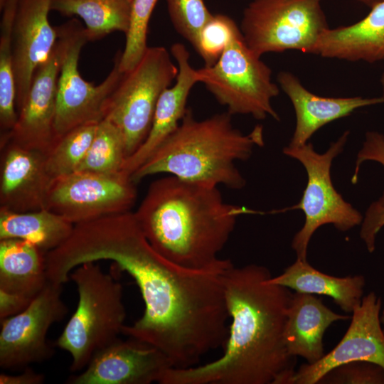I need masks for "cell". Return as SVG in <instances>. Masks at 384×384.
I'll return each mask as SVG.
<instances>
[{"instance_id":"obj_1","label":"cell","mask_w":384,"mask_h":384,"mask_svg":"<svg viewBox=\"0 0 384 384\" xmlns=\"http://www.w3.org/2000/svg\"><path fill=\"white\" fill-rule=\"evenodd\" d=\"M75 252L80 263L111 260L132 276L144 311L122 334L159 349L173 368L198 365L208 353L224 347L230 318L223 274L229 260L198 270L177 265L151 246L131 211L85 224Z\"/></svg>"},{"instance_id":"obj_2","label":"cell","mask_w":384,"mask_h":384,"mask_svg":"<svg viewBox=\"0 0 384 384\" xmlns=\"http://www.w3.org/2000/svg\"><path fill=\"white\" fill-rule=\"evenodd\" d=\"M270 270L250 264L223 274L231 319L223 353L203 365L171 367L160 384H292L297 358L285 343L287 313L293 293L269 281Z\"/></svg>"},{"instance_id":"obj_3","label":"cell","mask_w":384,"mask_h":384,"mask_svg":"<svg viewBox=\"0 0 384 384\" xmlns=\"http://www.w3.org/2000/svg\"><path fill=\"white\" fill-rule=\"evenodd\" d=\"M255 211L226 202L218 187L167 175L154 181L136 220L151 246L190 269L210 267L228 241L238 217Z\"/></svg>"},{"instance_id":"obj_4","label":"cell","mask_w":384,"mask_h":384,"mask_svg":"<svg viewBox=\"0 0 384 384\" xmlns=\"http://www.w3.org/2000/svg\"><path fill=\"white\" fill-rule=\"evenodd\" d=\"M256 146H264L262 125L244 134L234 127L228 112L199 120L188 108L178 127L131 178L137 183L147 176L165 174L188 181L240 189L245 179L236 162L248 159Z\"/></svg>"},{"instance_id":"obj_5","label":"cell","mask_w":384,"mask_h":384,"mask_svg":"<svg viewBox=\"0 0 384 384\" xmlns=\"http://www.w3.org/2000/svg\"><path fill=\"white\" fill-rule=\"evenodd\" d=\"M79 295L75 311L55 341L72 358L71 372L84 369L98 351L122 334L126 318L122 285L95 262L70 273Z\"/></svg>"},{"instance_id":"obj_6","label":"cell","mask_w":384,"mask_h":384,"mask_svg":"<svg viewBox=\"0 0 384 384\" xmlns=\"http://www.w3.org/2000/svg\"><path fill=\"white\" fill-rule=\"evenodd\" d=\"M198 82L232 114H250L255 119L279 120L271 101L279 93L272 80V70L245 43L240 29L218 60L196 70Z\"/></svg>"},{"instance_id":"obj_7","label":"cell","mask_w":384,"mask_h":384,"mask_svg":"<svg viewBox=\"0 0 384 384\" xmlns=\"http://www.w3.org/2000/svg\"><path fill=\"white\" fill-rule=\"evenodd\" d=\"M348 135L349 131L344 132L323 154L316 152L310 142L301 146L289 144L283 148L284 154L300 161L307 174L306 186L299 202L286 209L301 210L305 216L303 227L292 242L297 259L307 260L309 241L323 225L332 224L345 232L362 223L361 213L335 189L331 177L332 161L343 150Z\"/></svg>"},{"instance_id":"obj_8","label":"cell","mask_w":384,"mask_h":384,"mask_svg":"<svg viewBox=\"0 0 384 384\" xmlns=\"http://www.w3.org/2000/svg\"><path fill=\"white\" fill-rule=\"evenodd\" d=\"M178 68L163 46L148 47L132 70L123 73L107 100L105 117L122 131L127 158L144 142L159 98L176 78Z\"/></svg>"},{"instance_id":"obj_9","label":"cell","mask_w":384,"mask_h":384,"mask_svg":"<svg viewBox=\"0 0 384 384\" xmlns=\"http://www.w3.org/2000/svg\"><path fill=\"white\" fill-rule=\"evenodd\" d=\"M323 0H252L245 8L240 29L248 48L261 57L296 50L311 54L329 28Z\"/></svg>"},{"instance_id":"obj_10","label":"cell","mask_w":384,"mask_h":384,"mask_svg":"<svg viewBox=\"0 0 384 384\" xmlns=\"http://www.w3.org/2000/svg\"><path fill=\"white\" fill-rule=\"evenodd\" d=\"M66 46L58 80L55 131L57 139L84 124L99 123L105 117L107 100L118 84L123 72L119 64L121 52L114 65L99 85L85 80L78 70L81 50L88 41L85 26L75 18L60 25Z\"/></svg>"},{"instance_id":"obj_11","label":"cell","mask_w":384,"mask_h":384,"mask_svg":"<svg viewBox=\"0 0 384 384\" xmlns=\"http://www.w3.org/2000/svg\"><path fill=\"white\" fill-rule=\"evenodd\" d=\"M135 184L123 171L78 170L53 179L46 208L74 225L128 212L137 199Z\"/></svg>"},{"instance_id":"obj_12","label":"cell","mask_w":384,"mask_h":384,"mask_svg":"<svg viewBox=\"0 0 384 384\" xmlns=\"http://www.w3.org/2000/svg\"><path fill=\"white\" fill-rule=\"evenodd\" d=\"M62 291L63 284L48 281L25 309L1 320V368L21 370L53 356L55 351L46 336L50 327L68 314Z\"/></svg>"},{"instance_id":"obj_13","label":"cell","mask_w":384,"mask_h":384,"mask_svg":"<svg viewBox=\"0 0 384 384\" xmlns=\"http://www.w3.org/2000/svg\"><path fill=\"white\" fill-rule=\"evenodd\" d=\"M56 43L36 68L26 99L17 109L14 128L1 136V143L11 142L46 155L58 141L55 131L56 100L59 75L66 46L61 26H55Z\"/></svg>"},{"instance_id":"obj_14","label":"cell","mask_w":384,"mask_h":384,"mask_svg":"<svg viewBox=\"0 0 384 384\" xmlns=\"http://www.w3.org/2000/svg\"><path fill=\"white\" fill-rule=\"evenodd\" d=\"M381 310V299L374 292L363 296L338 343L318 361L302 365L294 375L292 384H317L334 368L353 361H368L384 368Z\"/></svg>"},{"instance_id":"obj_15","label":"cell","mask_w":384,"mask_h":384,"mask_svg":"<svg viewBox=\"0 0 384 384\" xmlns=\"http://www.w3.org/2000/svg\"><path fill=\"white\" fill-rule=\"evenodd\" d=\"M172 365L157 348L138 339L117 338L96 352L84 370L67 380L70 384L159 383Z\"/></svg>"},{"instance_id":"obj_16","label":"cell","mask_w":384,"mask_h":384,"mask_svg":"<svg viewBox=\"0 0 384 384\" xmlns=\"http://www.w3.org/2000/svg\"><path fill=\"white\" fill-rule=\"evenodd\" d=\"M51 0H18L12 30L17 109L26 99L37 66L54 48L58 32L49 22Z\"/></svg>"},{"instance_id":"obj_17","label":"cell","mask_w":384,"mask_h":384,"mask_svg":"<svg viewBox=\"0 0 384 384\" xmlns=\"http://www.w3.org/2000/svg\"><path fill=\"white\" fill-rule=\"evenodd\" d=\"M0 208L15 212L46 208L53 178L46 154L6 141L1 143Z\"/></svg>"},{"instance_id":"obj_18","label":"cell","mask_w":384,"mask_h":384,"mask_svg":"<svg viewBox=\"0 0 384 384\" xmlns=\"http://www.w3.org/2000/svg\"><path fill=\"white\" fill-rule=\"evenodd\" d=\"M171 54L178 68L176 82L174 86L167 87L161 94L147 137L126 159L122 171L130 176L178 127L188 110L186 103L189 93L198 82L196 70L190 64L189 52L185 46L174 43Z\"/></svg>"},{"instance_id":"obj_19","label":"cell","mask_w":384,"mask_h":384,"mask_svg":"<svg viewBox=\"0 0 384 384\" xmlns=\"http://www.w3.org/2000/svg\"><path fill=\"white\" fill-rule=\"evenodd\" d=\"M278 84L289 98L296 115V126L289 143L292 146L306 144L323 126L351 114L356 110L384 103V97L365 98L360 96L327 97L308 90L299 78L289 71H281Z\"/></svg>"},{"instance_id":"obj_20","label":"cell","mask_w":384,"mask_h":384,"mask_svg":"<svg viewBox=\"0 0 384 384\" xmlns=\"http://www.w3.org/2000/svg\"><path fill=\"white\" fill-rule=\"evenodd\" d=\"M311 54L351 62L384 60V1L355 23L327 28Z\"/></svg>"},{"instance_id":"obj_21","label":"cell","mask_w":384,"mask_h":384,"mask_svg":"<svg viewBox=\"0 0 384 384\" xmlns=\"http://www.w3.org/2000/svg\"><path fill=\"white\" fill-rule=\"evenodd\" d=\"M348 315L334 312L314 294L294 292L290 302L285 327V343L289 355L314 363L325 354L323 338L334 323Z\"/></svg>"},{"instance_id":"obj_22","label":"cell","mask_w":384,"mask_h":384,"mask_svg":"<svg viewBox=\"0 0 384 384\" xmlns=\"http://www.w3.org/2000/svg\"><path fill=\"white\" fill-rule=\"evenodd\" d=\"M48 281L46 252L24 240H0V293L31 302Z\"/></svg>"},{"instance_id":"obj_23","label":"cell","mask_w":384,"mask_h":384,"mask_svg":"<svg viewBox=\"0 0 384 384\" xmlns=\"http://www.w3.org/2000/svg\"><path fill=\"white\" fill-rule=\"evenodd\" d=\"M269 281L296 292L331 297L347 314H352L360 305L366 286V278L362 274L331 276L315 269L307 260L299 259Z\"/></svg>"},{"instance_id":"obj_24","label":"cell","mask_w":384,"mask_h":384,"mask_svg":"<svg viewBox=\"0 0 384 384\" xmlns=\"http://www.w3.org/2000/svg\"><path fill=\"white\" fill-rule=\"evenodd\" d=\"M74 226L62 215L47 208L15 212L0 208V240H24L46 253L64 243Z\"/></svg>"},{"instance_id":"obj_25","label":"cell","mask_w":384,"mask_h":384,"mask_svg":"<svg viewBox=\"0 0 384 384\" xmlns=\"http://www.w3.org/2000/svg\"><path fill=\"white\" fill-rule=\"evenodd\" d=\"M133 0H51L50 11L78 16L85 24L88 41L119 31L127 33Z\"/></svg>"},{"instance_id":"obj_26","label":"cell","mask_w":384,"mask_h":384,"mask_svg":"<svg viewBox=\"0 0 384 384\" xmlns=\"http://www.w3.org/2000/svg\"><path fill=\"white\" fill-rule=\"evenodd\" d=\"M18 0H8L0 23V128L8 134L17 120L16 87L14 73L12 30Z\"/></svg>"},{"instance_id":"obj_27","label":"cell","mask_w":384,"mask_h":384,"mask_svg":"<svg viewBox=\"0 0 384 384\" xmlns=\"http://www.w3.org/2000/svg\"><path fill=\"white\" fill-rule=\"evenodd\" d=\"M127 159L122 131L111 120L104 118L98 123L90 146L78 170L117 174L123 171Z\"/></svg>"},{"instance_id":"obj_28","label":"cell","mask_w":384,"mask_h":384,"mask_svg":"<svg viewBox=\"0 0 384 384\" xmlns=\"http://www.w3.org/2000/svg\"><path fill=\"white\" fill-rule=\"evenodd\" d=\"M98 123L78 127L60 137L46 155L53 178L78 170L95 137Z\"/></svg>"},{"instance_id":"obj_29","label":"cell","mask_w":384,"mask_h":384,"mask_svg":"<svg viewBox=\"0 0 384 384\" xmlns=\"http://www.w3.org/2000/svg\"><path fill=\"white\" fill-rule=\"evenodd\" d=\"M159 0H133L126 42L119 59V70L134 68L146 53L147 31L153 10Z\"/></svg>"},{"instance_id":"obj_30","label":"cell","mask_w":384,"mask_h":384,"mask_svg":"<svg viewBox=\"0 0 384 384\" xmlns=\"http://www.w3.org/2000/svg\"><path fill=\"white\" fill-rule=\"evenodd\" d=\"M166 2L174 28L196 50L201 31L213 14L204 0H166Z\"/></svg>"},{"instance_id":"obj_31","label":"cell","mask_w":384,"mask_h":384,"mask_svg":"<svg viewBox=\"0 0 384 384\" xmlns=\"http://www.w3.org/2000/svg\"><path fill=\"white\" fill-rule=\"evenodd\" d=\"M238 31L240 27L229 16L220 14H213L201 30L196 49L203 60L204 66H210L218 60Z\"/></svg>"},{"instance_id":"obj_32","label":"cell","mask_w":384,"mask_h":384,"mask_svg":"<svg viewBox=\"0 0 384 384\" xmlns=\"http://www.w3.org/2000/svg\"><path fill=\"white\" fill-rule=\"evenodd\" d=\"M319 384H384V368L368 361H353L327 372Z\"/></svg>"},{"instance_id":"obj_33","label":"cell","mask_w":384,"mask_h":384,"mask_svg":"<svg viewBox=\"0 0 384 384\" xmlns=\"http://www.w3.org/2000/svg\"><path fill=\"white\" fill-rule=\"evenodd\" d=\"M366 161H377L384 167V134L375 131L366 134L363 145L357 155L355 171L351 178L352 183H357L360 166ZM378 202L384 206V192Z\"/></svg>"},{"instance_id":"obj_34","label":"cell","mask_w":384,"mask_h":384,"mask_svg":"<svg viewBox=\"0 0 384 384\" xmlns=\"http://www.w3.org/2000/svg\"><path fill=\"white\" fill-rule=\"evenodd\" d=\"M360 237L368 251L375 250V240L378 232L384 226V206L378 201L372 203L367 209L361 223Z\"/></svg>"},{"instance_id":"obj_35","label":"cell","mask_w":384,"mask_h":384,"mask_svg":"<svg viewBox=\"0 0 384 384\" xmlns=\"http://www.w3.org/2000/svg\"><path fill=\"white\" fill-rule=\"evenodd\" d=\"M18 375L0 374L1 384H42L45 381V375L37 373L29 366L26 367Z\"/></svg>"},{"instance_id":"obj_36","label":"cell","mask_w":384,"mask_h":384,"mask_svg":"<svg viewBox=\"0 0 384 384\" xmlns=\"http://www.w3.org/2000/svg\"><path fill=\"white\" fill-rule=\"evenodd\" d=\"M367 6H368L369 8L373 6L374 5L384 1V0H356Z\"/></svg>"},{"instance_id":"obj_37","label":"cell","mask_w":384,"mask_h":384,"mask_svg":"<svg viewBox=\"0 0 384 384\" xmlns=\"http://www.w3.org/2000/svg\"><path fill=\"white\" fill-rule=\"evenodd\" d=\"M380 84L383 90V97H384V72L383 73L380 78Z\"/></svg>"},{"instance_id":"obj_38","label":"cell","mask_w":384,"mask_h":384,"mask_svg":"<svg viewBox=\"0 0 384 384\" xmlns=\"http://www.w3.org/2000/svg\"><path fill=\"white\" fill-rule=\"evenodd\" d=\"M8 0H0V10L1 11L5 6Z\"/></svg>"},{"instance_id":"obj_39","label":"cell","mask_w":384,"mask_h":384,"mask_svg":"<svg viewBox=\"0 0 384 384\" xmlns=\"http://www.w3.org/2000/svg\"><path fill=\"white\" fill-rule=\"evenodd\" d=\"M380 321H381L382 328H383V331L384 334V316H380Z\"/></svg>"},{"instance_id":"obj_40","label":"cell","mask_w":384,"mask_h":384,"mask_svg":"<svg viewBox=\"0 0 384 384\" xmlns=\"http://www.w3.org/2000/svg\"><path fill=\"white\" fill-rule=\"evenodd\" d=\"M380 316H384V304H383V309H382V310H381V315H380Z\"/></svg>"}]
</instances>
